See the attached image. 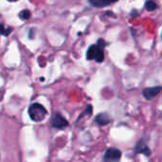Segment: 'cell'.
<instances>
[{"instance_id": "5b68a950", "label": "cell", "mask_w": 162, "mask_h": 162, "mask_svg": "<svg viewBox=\"0 0 162 162\" xmlns=\"http://www.w3.org/2000/svg\"><path fill=\"white\" fill-rule=\"evenodd\" d=\"M162 87L157 85V86H153V87H148V88L143 89L142 91V96L143 98L147 101L153 100L154 97H156L159 92L161 91Z\"/></svg>"}, {"instance_id": "277c9868", "label": "cell", "mask_w": 162, "mask_h": 162, "mask_svg": "<svg viewBox=\"0 0 162 162\" xmlns=\"http://www.w3.org/2000/svg\"><path fill=\"white\" fill-rule=\"evenodd\" d=\"M51 125H52V127H54V128L64 129L68 126V121L63 117L62 114L56 113L51 119Z\"/></svg>"}, {"instance_id": "8fae6325", "label": "cell", "mask_w": 162, "mask_h": 162, "mask_svg": "<svg viewBox=\"0 0 162 162\" xmlns=\"http://www.w3.org/2000/svg\"><path fill=\"white\" fill-rule=\"evenodd\" d=\"M31 16V13L29 10H23L19 12V18L21 20H28Z\"/></svg>"}, {"instance_id": "30bf717a", "label": "cell", "mask_w": 162, "mask_h": 162, "mask_svg": "<svg viewBox=\"0 0 162 162\" xmlns=\"http://www.w3.org/2000/svg\"><path fill=\"white\" fill-rule=\"evenodd\" d=\"M145 8L147 10H149V12H153V10H154L157 8V5L156 2L153 1V0H148L145 3Z\"/></svg>"}, {"instance_id": "5bb4252c", "label": "cell", "mask_w": 162, "mask_h": 162, "mask_svg": "<svg viewBox=\"0 0 162 162\" xmlns=\"http://www.w3.org/2000/svg\"><path fill=\"white\" fill-rule=\"evenodd\" d=\"M8 1H10V2H15V1H17V0H8Z\"/></svg>"}, {"instance_id": "52a82bcc", "label": "cell", "mask_w": 162, "mask_h": 162, "mask_svg": "<svg viewBox=\"0 0 162 162\" xmlns=\"http://www.w3.org/2000/svg\"><path fill=\"white\" fill-rule=\"evenodd\" d=\"M117 1L119 0H88L89 4L95 8H104V7H107Z\"/></svg>"}, {"instance_id": "3957f363", "label": "cell", "mask_w": 162, "mask_h": 162, "mask_svg": "<svg viewBox=\"0 0 162 162\" xmlns=\"http://www.w3.org/2000/svg\"><path fill=\"white\" fill-rule=\"evenodd\" d=\"M121 157V152L117 148H109L106 150L104 156H103V160L104 161H119Z\"/></svg>"}, {"instance_id": "7c38bea8", "label": "cell", "mask_w": 162, "mask_h": 162, "mask_svg": "<svg viewBox=\"0 0 162 162\" xmlns=\"http://www.w3.org/2000/svg\"><path fill=\"white\" fill-rule=\"evenodd\" d=\"M85 114H86V115H91V114H92V105H91V104H88V105H87V106L85 107V110H84L83 113H82V114H81V115L79 116L78 121H79V119H82L83 116L85 115Z\"/></svg>"}, {"instance_id": "ba28073f", "label": "cell", "mask_w": 162, "mask_h": 162, "mask_svg": "<svg viewBox=\"0 0 162 162\" xmlns=\"http://www.w3.org/2000/svg\"><path fill=\"white\" fill-rule=\"evenodd\" d=\"M95 121H96L99 125H107L110 122V118H109V115L107 113H101L96 116L95 118Z\"/></svg>"}, {"instance_id": "8992f818", "label": "cell", "mask_w": 162, "mask_h": 162, "mask_svg": "<svg viewBox=\"0 0 162 162\" xmlns=\"http://www.w3.org/2000/svg\"><path fill=\"white\" fill-rule=\"evenodd\" d=\"M135 153L136 154H143L144 156H150L151 150L149 149V147L147 146V144L144 142V140L140 139V140H139V142L136 143V145L135 147Z\"/></svg>"}, {"instance_id": "7a4b0ae2", "label": "cell", "mask_w": 162, "mask_h": 162, "mask_svg": "<svg viewBox=\"0 0 162 162\" xmlns=\"http://www.w3.org/2000/svg\"><path fill=\"white\" fill-rule=\"evenodd\" d=\"M28 113H29V116L31 121H33L35 122H40L42 121H44L45 118L47 117L48 111L42 104L35 103H32L29 107Z\"/></svg>"}, {"instance_id": "4fadbf2b", "label": "cell", "mask_w": 162, "mask_h": 162, "mask_svg": "<svg viewBox=\"0 0 162 162\" xmlns=\"http://www.w3.org/2000/svg\"><path fill=\"white\" fill-rule=\"evenodd\" d=\"M40 81H41V82H44V81H45V78H44V77H41V78H40Z\"/></svg>"}, {"instance_id": "9c48e42d", "label": "cell", "mask_w": 162, "mask_h": 162, "mask_svg": "<svg viewBox=\"0 0 162 162\" xmlns=\"http://www.w3.org/2000/svg\"><path fill=\"white\" fill-rule=\"evenodd\" d=\"M12 31V28H6L4 24H0V34L4 36H9L10 33Z\"/></svg>"}, {"instance_id": "6da1fadb", "label": "cell", "mask_w": 162, "mask_h": 162, "mask_svg": "<svg viewBox=\"0 0 162 162\" xmlns=\"http://www.w3.org/2000/svg\"><path fill=\"white\" fill-rule=\"evenodd\" d=\"M106 43L103 39H99L96 45H90L86 51L87 60H95L97 63H103L104 61V47Z\"/></svg>"}]
</instances>
